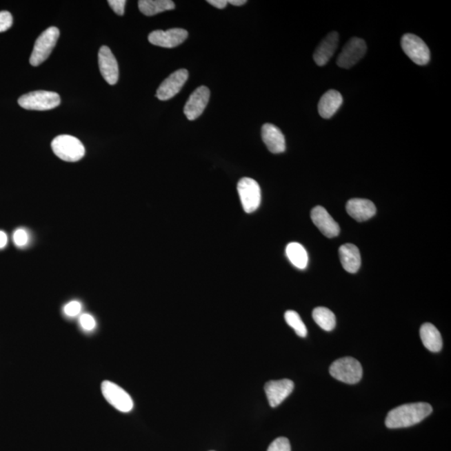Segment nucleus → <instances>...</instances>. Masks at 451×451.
<instances>
[{
	"label": "nucleus",
	"mask_w": 451,
	"mask_h": 451,
	"mask_svg": "<svg viewBox=\"0 0 451 451\" xmlns=\"http://www.w3.org/2000/svg\"><path fill=\"white\" fill-rule=\"evenodd\" d=\"M432 411V406L428 403H406L388 413L385 425L389 429L406 428L419 424L428 417Z\"/></svg>",
	"instance_id": "f257e3e1"
},
{
	"label": "nucleus",
	"mask_w": 451,
	"mask_h": 451,
	"mask_svg": "<svg viewBox=\"0 0 451 451\" xmlns=\"http://www.w3.org/2000/svg\"><path fill=\"white\" fill-rule=\"evenodd\" d=\"M51 148L59 159L68 162L80 161L86 154L85 146L82 142L69 134H61L55 137L51 143Z\"/></svg>",
	"instance_id": "f03ea898"
},
{
	"label": "nucleus",
	"mask_w": 451,
	"mask_h": 451,
	"mask_svg": "<svg viewBox=\"0 0 451 451\" xmlns=\"http://www.w3.org/2000/svg\"><path fill=\"white\" fill-rule=\"evenodd\" d=\"M332 377L339 381L354 385L361 381L363 369L357 359L345 357L336 360L330 368Z\"/></svg>",
	"instance_id": "7ed1b4c3"
},
{
	"label": "nucleus",
	"mask_w": 451,
	"mask_h": 451,
	"mask_svg": "<svg viewBox=\"0 0 451 451\" xmlns=\"http://www.w3.org/2000/svg\"><path fill=\"white\" fill-rule=\"evenodd\" d=\"M59 30L57 27H50L39 35L35 41L32 54L30 55L31 66H38L46 61L57 46Z\"/></svg>",
	"instance_id": "20e7f679"
},
{
	"label": "nucleus",
	"mask_w": 451,
	"mask_h": 451,
	"mask_svg": "<svg viewBox=\"0 0 451 451\" xmlns=\"http://www.w3.org/2000/svg\"><path fill=\"white\" fill-rule=\"evenodd\" d=\"M19 105L22 108L30 110H49L57 108L61 104L59 94L46 90H37L23 94L19 99Z\"/></svg>",
	"instance_id": "39448f33"
},
{
	"label": "nucleus",
	"mask_w": 451,
	"mask_h": 451,
	"mask_svg": "<svg viewBox=\"0 0 451 451\" xmlns=\"http://www.w3.org/2000/svg\"><path fill=\"white\" fill-rule=\"evenodd\" d=\"M401 47L414 64L425 66L430 61V51L429 47L422 39L417 35L406 34L401 39Z\"/></svg>",
	"instance_id": "423d86ee"
},
{
	"label": "nucleus",
	"mask_w": 451,
	"mask_h": 451,
	"mask_svg": "<svg viewBox=\"0 0 451 451\" xmlns=\"http://www.w3.org/2000/svg\"><path fill=\"white\" fill-rule=\"evenodd\" d=\"M101 392L110 405L121 412L128 413L132 410L134 403L132 397L117 383L108 381L103 382Z\"/></svg>",
	"instance_id": "0eeeda50"
},
{
	"label": "nucleus",
	"mask_w": 451,
	"mask_h": 451,
	"mask_svg": "<svg viewBox=\"0 0 451 451\" xmlns=\"http://www.w3.org/2000/svg\"><path fill=\"white\" fill-rule=\"evenodd\" d=\"M237 192L243 210L247 213L255 212L261 203V188L255 180L243 177L237 184Z\"/></svg>",
	"instance_id": "6e6552de"
},
{
	"label": "nucleus",
	"mask_w": 451,
	"mask_h": 451,
	"mask_svg": "<svg viewBox=\"0 0 451 451\" xmlns=\"http://www.w3.org/2000/svg\"><path fill=\"white\" fill-rule=\"evenodd\" d=\"M367 51L366 43L363 39L354 37L344 46L339 54L337 65L343 69H350L365 57Z\"/></svg>",
	"instance_id": "1a4fd4ad"
},
{
	"label": "nucleus",
	"mask_w": 451,
	"mask_h": 451,
	"mask_svg": "<svg viewBox=\"0 0 451 451\" xmlns=\"http://www.w3.org/2000/svg\"><path fill=\"white\" fill-rule=\"evenodd\" d=\"M188 79V71L181 69L175 71L161 83L157 89V97L160 101H168L180 92Z\"/></svg>",
	"instance_id": "9d476101"
},
{
	"label": "nucleus",
	"mask_w": 451,
	"mask_h": 451,
	"mask_svg": "<svg viewBox=\"0 0 451 451\" xmlns=\"http://www.w3.org/2000/svg\"><path fill=\"white\" fill-rule=\"evenodd\" d=\"M188 37V31L183 29H170L166 31L159 30L150 33L148 41L154 46L171 49L180 46Z\"/></svg>",
	"instance_id": "9b49d317"
},
{
	"label": "nucleus",
	"mask_w": 451,
	"mask_h": 451,
	"mask_svg": "<svg viewBox=\"0 0 451 451\" xmlns=\"http://www.w3.org/2000/svg\"><path fill=\"white\" fill-rule=\"evenodd\" d=\"M294 389V383L288 379L269 381L264 387L269 405L272 408L281 405L290 397Z\"/></svg>",
	"instance_id": "f8f14e48"
},
{
	"label": "nucleus",
	"mask_w": 451,
	"mask_h": 451,
	"mask_svg": "<svg viewBox=\"0 0 451 451\" xmlns=\"http://www.w3.org/2000/svg\"><path fill=\"white\" fill-rule=\"evenodd\" d=\"M98 61L103 78L109 85H116L119 80V66L109 47L104 46L99 50Z\"/></svg>",
	"instance_id": "ddd939ff"
},
{
	"label": "nucleus",
	"mask_w": 451,
	"mask_h": 451,
	"mask_svg": "<svg viewBox=\"0 0 451 451\" xmlns=\"http://www.w3.org/2000/svg\"><path fill=\"white\" fill-rule=\"evenodd\" d=\"M210 98V90L207 86H200L190 96L186 103L184 114L189 121H194L201 117L207 108Z\"/></svg>",
	"instance_id": "4468645a"
},
{
	"label": "nucleus",
	"mask_w": 451,
	"mask_h": 451,
	"mask_svg": "<svg viewBox=\"0 0 451 451\" xmlns=\"http://www.w3.org/2000/svg\"><path fill=\"white\" fill-rule=\"evenodd\" d=\"M312 223L319 229V231L327 237H337L340 232L339 226L333 217L323 207L314 208L311 212Z\"/></svg>",
	"instance_id": "2eb2a0df"
},
{
	"label": "nucleus",
	"mask_w": 451,
	"mask_h": 451,
	"mask_svg": "<svg viewBox=\"0 0 451 451\" xmlns=\"http://www.w3.org/2000/svg\"><path fill=\"white\" fill-rule=\"evenodd\" d=\"M339 39V34L336 31H333L320 42L314 54L316 64L319 66L328 64L338 48Z\"/></svg>",
	"instance_id": "dca6fc26"
},
{
	"label": "nucleus",
	"mask_w": 451,
	"mask_h": 451,
	"mask_svg": "<svg viewBox=\"0 0 451 451\" xmlns=\"http://www.w3.org/2000/svg\"><path fill=\"white\" fill-rule=\"evenodd\" d=\"M262 138L265 145L272 153H282L286 149L283 134L274 125L267 123L263 126Z\"/></svg>",
	"instance_id": "f3484780"
},
{
	"label": "nucleus",
	"mask_w": 451,
	"mask_h": 451,
	"mask_svg": "<svg viewBox=\"0 0 451 451\" xmlns=\"http://www.w3.org/2000/svg\"><path fill=\"white\" fill-rule=\"evenodd\" d=\"M347 212L356 221H365L376 214L375 205L370 200L354 199L348 201Z\"/></svg>",
	"instance_id": "a211bd4d"
},
{
	"label": "nucleus",
	"mask_w": 451,
	"mask_h": 451,
	"mask_svg": "<svg viewBox=\"0 0 451 451\" xmlns=\"http://www.w3.org/2000/svg\"><path fill=\"white\" fill-rule=\"evenodd\" d=\"M343 104V97L337 90H330L320 98L319 113L324 119H330L338 112Z\"/></svg>",
	"instance_id": "6ab92c4d"
},
{
	"label": "nucleus",
	"mask_w": 451,
	"mask_h": 451,
	"mask_svg": "<svg viewBox=\"0 0 451 451\" xmlns=\"http://www.w3.org/2000/svg\"><path fill=\"white\" fill-rule=\"evenodd\" d=\"M340 262L343 268L350 274H355L361 266V256L359 248L354 244H343L339 248Z\"/></svg>",
	"instance_id": "aec40b11"
},
{
	"label": "nucleus",
	"mask_w": 451,
	"mask_h": 451,
	"mask_svg": "<svg viewBox=\"0 0 451 451\" xmlns=\"http://www.w3.org/2000/svg\"><path fill=\"white\" fill-rule=\"evenodd\" d=\"M419 335L427 350L433 353H437L442 350L443 341L441 333L433 324L430 323L423 324L419 330Z\"/></svg>",
	"instance_id": "412c9836"
},
{
	"label": "nucleus",
	"mask_w": 451,
	"mask_h": 451,
	"mask_svg": "<svg viewBox=\"0 0 451 451\" xmlns=\"http://www.w3.org/2000/svg\"><path fill=\"white\" fill-rule=\"evenodd\" d=\"M138 7L146 17H153L162 12L175 9V3L171 0H140Z\"/></svg>",
	"instance_id": "4be33fe9"
},
{
	"label": "nucleus",
	"mask_w": 451,
	"mask_h": 451,
	"mask_svg": "<svg viewBox=\"0 0 451 451\" xmlns=\"http://www.w3.org/2000/svg\"><path fill=\"white\" fill-rule=\"evenodd\" d=\"M286 254L291 263L299 269H305L308 263L306 249L298 243H291L286 248Z\"/></svg>",
	"instance_id": "5701e85b"
},
{
	"label": "nucleus",
	"mask_w": 451,
	"mask_h": 451,
	"mask_svg": "<svg viewBox=\"0 0 451 451\" xmlns=\"http://www.w3.org/2000/svg\"><path fill=\"white\" fill-rule=\"evenodd\" d=\"M312 319L325 331H332L336 326V318L333 312L327 308L318 307L312 311Z\"/></svg>",
	"instance_id": "b1692460"
},
{
	"label": "nucleus",
	"mask_w": 451,
	"mask_h": 451,
	"mask_svg": "<svg viewBox=\"0 0 451 451\" xmlns=\"http://www.w3.org/2000/svg\"><path fill=\"white\" fill-rule=\"evenodd\" d=\"M285 321L292 328H294L296 334L301 338H305L308 334L307 328L300 318L298 312L292 310H288L284 314Z\"/></svg>",
	"instance_id": "393cba45"
},
{
	"label": "nucleus",
	"mask_w": 451,
	"mask_h": 451,
	"mask_svg": "<svg viewBox=\"0 0 451 451\" xmlns=\"http://www.w3.org/2000/svg\"><path fill=\"white\" fill-rule=\"evenodd\" d=\"M268 451H291L290 441L285 437H279L271 443Z\"/></svg>",
	"instance_id": "a878e982"
},
{
	"label": "nucleus",
	"mask_w": 451,
	"mask_h": 451,
	"mask_svg": "<svg viewBox=\"0 0 451 451\" xmlns=\"http://www.w3.org/2000/svg\"><path fill=\"white\" fill-rule=\"evenodd\" d=\"M12 25H13V17L10 12H0V33L10 29Z\"/></svg>",
	"instance_id": "bb28decb"
},
{
	"label": "nucleus",
	"mask_w": 451,
	"mask_h": 451,
	"mask_svg": "<svg viewBox=\"0 0 451 451\" xmlns=\"http://www.w3.org/2000/svg\"><path fill=\"white\" fill-rule=\"evenodd\" d=\"M81 311V304L78 301H72L67 303L64 308L65 314L69 317H75Z\"/></svg>",
	"instance_id": "cd10ccee"
},
{
	"label": "nucleus",
	"mask_w": 451,
	"mask_h": 451,
	"mask_svg": "<svg viewBox=\"0 0 451 451\" xmlns=\"http://www.w3.org/2000/svg\"><path fill=\"white\" fill-rule=\"evenodd\" d=\"M14 242L18 247H23L29 242V235L23 229H18L14 233Z\"/></svg>",
	"instance_id": "c85d7f7f"
},
{
	"label": "nucleus",
	"mask_w": 451,
	"mask_h": 451,
	"mask_svg": "<svg viewBox=\"0 0 451 451\" xmlns=\"http://www.w3.org/2000/svg\"><path fill=\"white\" fill-rule=\"evenodd\" d=\"M81 325L86 331H92L97 326L96 320L93 316L89 314H84L81 316L80 319Z\"/></svg>",
	"instance_id": "c756f323"
},
{
	"label": "nucleus",
	"mask_w": 451,
	"mask_h": 451,
	"mask_svg": "<svg viewBox=\"0 0 451 451\" xmlns=\"http://www.w3.org/2000/svg\"><path fill=\"white\" fill-rule=\"evenodd\" d=\"M109 6L120 17L125 14L126 0H109Z\"/></svg>",
	"instance_id": "7c9ffc66"
},
{
	"label": "nucleus",
	"mask_w": 451,
	"mask_h": 451,
	"mask_svg": "<svg viewBox=\"0 0 451 451\" xmlns=\"http://www.w3.org/2000/svg\"><path fill=\"white\" fill-rule=\"evenodd\" d=\"M208 3L217 9L223 10L227 6L228 1L227 0H208Z\"/></svg>",
	"instance_id": "2f4dec72"
},
{
	"label": "nucleus",
	"mask_w": 451,
	"mask_h": 451,
	"mask_svg": "<svg viewBox=\"0 0 451 451\" xmlns=\"http://www.w3.org/2000/svg\"><path fill=\"white\" fill-rule=\"evenodd\" d=\"M8 242V237L6 233L3 231H0V249L3 248L6 246Z\"/></svg>",
	"instance_id": "473e14b6"
},
{
	"label": "nucleus",
	"mask_w": 451,
	"mask_h": 451,
	"mask_svg": "<svg viewBox=\"0 0 451 451\" xmlns=\"http://www.w3.org/2000/svg\"><path fill=\"white\" fill-rule=\"evenodd\" d=\"M229 3L234 6H241L247 3L246 0H229Z\"/></svg>",
	"instance_id": "72a5a7b5"
}]
</instances>
